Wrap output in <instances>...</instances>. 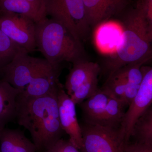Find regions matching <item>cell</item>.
Listing matches in <instances>:
<instances>
[{"label": "cell", "mask_w": 152, "mask_h": 152, "mask_svg": "<svg viewBox=\"0 0 152 152\" xmlns=\"http://www.w3.org/2000/svg\"><path fill=\"white\" fill-rule=\"evenodd\" d=\"M58 90L38 97L20 93L17 99L15 119L29 132L37 152L46 151L62 138L64 132L59 116Z\"/></svg>", "instance_id": "obj_1"}, {"label": "cell", "mask_w": 152, "mask_h": 152, "mask_svg": "<svg viewBox=\"0 0 152 152\" xmlns=\"http://www.w3.org/2000/svg\"><path fill=\"white\" fill-rule=\"evenodd\" d=\"M123 14L119 40L105 64L109 75L124 66L145 64L151 58L152 26L136 8L126 10Z\"/></svg>", "instance_id": "obj_2"}, {"label": "cell", "mask_w": 152, "mask_h": 152, "mask_svg": "<svg viewBox=\"0 0 152 152\" xmlns=\"http://www.w3.org/2000/svg\"><path fill=\"white\" fill-rule=\"evenodd\" d=\"M35 39L37 48L52 65L73 63L83 58L82 43L63 24L51 18L36 23Z\"/></svg>", "instance_id": "obj_3"}, {"label": "cell", "mask_w": 152, "mask_h": 152, "mask_svg": "<svg viewBox=\"0 0 152 152\" xmlns=\"http://www.w3.org/2000/svg\"><path fill=\"white\" fill-rule=\"evenodd\" d=\"M100 72V66L97 63L87 61L83 58L73 63L64 87L76 105L81 104L97 91L98 77Z\"/></svg>", "instance_id": "obj_4"}, {"label": "cell", "mask_w": 152, "mask_h": 152, "mask_svg": "<svg viewBox=\"0 0 152 152\" xmlns=\"http://www.w3.org/2000/svg\"><path fill=\"white\" fill-rule=\"evenodd\" d=\"M45 4L47 16L63 24L82 42L90 27L83 0H45Z\"/></svg>", "instance_id": "obj_5"}, {"label": "cell", "mask_w": 152, "mask_h": 152, "mask_svg": "<svg viewBox=\"0 0 152 152\" xmlns=\"http://www.w3.org/2000/svg\"><path fill=\"white\" fill-rule=\"evenodd\" d=\"M81 152H124L126 143L119 128L85 122L80 125Z\"/></svg>", "instance_id": "obj_6"}, {"label": "cell", "mask_w": 152, "mask_h": 152, "mask_svg": "<svg viewBox=\"0 0 152 152\" xmlns=\"http://www.w3.org/2000/svg\"><path fill=\"white\" fill-rule=\"evenodd\" d=\"M142 70L143 79L138 92L125 112L119 128L121 137L126 144L129 143L137 120L151 106L152 69L151 67L142 66Z\"/></svg>", "instance_id": "obj_7"}, {"label": "cell", "mask_w": 152, "mask_h": 152, "mask_svg": "<svg viewBox=\"0 0 152 152\" xmlns=\"http://www.w3.org/2000/svg\"><path fill=\"white\" fill-rule=\"evenodd\" d=\"M36 23L28 17L10 12L0 13V29L28 53L37 48Z\"/></svg>", "instance_id": "obj_8"}, {"label": "cell", "mask_w": 152, "mask_h": 152, "mask_svg": "<svg viewBox=\"0 0 152 152\" xmlns=\"http://www.w3.org/2000/svg\"><path fill=\"white\" fill-rule=\"evenodd\" d=\"M28 53L24 49L20 50L3 69L1 78L22 92L34 75L48 62L45 59L31 57Z\"/></svg>", "instance_id": "obj_9"}, {"label": "cell", "mask_w": 152, "mask_h": 152, "mask_svg": "<svg viewBox=\"0 0 152 152\" xmlns=\"http://www.w3.org/2000/svg\"><path fill=\"white\" fill-rule=\"evenodd\" d=\"M58 107L61 126L69 137V140L79 150L82 145V134L76 113V104L61 84L58 91Z\"/></svg>", "instance_id": "obj_10"}, {"label": "cell", "mask_w": 152, "mask_h": 152, "mask_svg": "<svg viewBox=\"0 0 152 152\" xmlns=\"http://www.w3.org/2000/svg\"><path fill=\"white\" fill-rule=\"evenodd\" d=\"M61 71V65L54 66L47 63L21 94L26 97H38L56 91L62 84L59 80Z\"/></svg>", "instance_id": "obj_11"}, {"label": "cell", "mask_w": 152, "mask_h": 152, "mask_svg": "<svg viewBox=\"0 0 152 152\" xmlns=\"http://www.w3.org/2000/svg\"><path fill=\"white\" fill-rule=\"evenodd\" d=\"M132 0H83L90 27H96L111 18L122 15Z\"/></svg>", "instance_id": "obj_12"}, {"label": "cell", "mask_w": 152, "mask_h": 152, "mask_svg": "<svg viewBox=\"0 0 152 152\" xmlns=\"http://www.w3.org/2000/svg\"><path fill=\"white\" fill-rule=\"evenodd\" d=\"M96 28V45L102 53L110 56L115 51L119 40L122 31L121 23L108 20Z\"/></svg>", "instance_id": "obj_13"}, {"label": "cell", "mask_w": 152, "mask_h": 152, "mask_svg": "<svg viewBox=\"0 0 152 152\" xmlns=\"http://www.w3.org/2000/svg\"><path fill=\"white\" fill-rule=\"evenodd\" d=\"M22 92L0 79V131L16 118L17 99Z\"/></svg>", "instance_id": "obj_14"}, {"label": "cell", "mask_w": 152, "mask_h": 152, "mask_svg": "<svg viewBox=\"0 0 152 152\" xmlns=\"http://www.w3.org/2000/svg\"><path fill=\"white\" fill-rule=\"evenodd\" d=\"M0 152H37L33 142L18 129L5 128L0 131Z\"/></svg>", "instance_id": "obj_15"}, {"label": "cell", "mask_w": 152, "mask_h": 152, "mask_svg": "<svg viewBox=\"0 0 152 152\" xmlns=\"http://www.w3.org/2000/svg\"><path fill=\"white\" fill-rule=\"evenodd\" d=\"M110 96L102 89L80 104L85 122L101 125Z\"/></svg>", "instance_id": "obj_16"}, {"label": "cell", "mask_w": 152, "mask_h": 152, "mask_svg": "<svg viewBox=\"0 0 152 152\" xmlns=\"http://www.w3.org/2000/svg\"><path fill=\"white\" fill-rule=\"evenodd\" d=\"M4 12L23 15L35 23L47 17L46 14L25 0H0V13Z\"/></svg>", "instance_id": "obj_17"}, {"label": "cell", "mask_w": 152, "mask_h": 152, "mask_svg": "<svg viewBox=\"0 0 152 152\" xmlns=\"http://www.w3.org/2000/svg\"><path fill=\"white\" fill-rule=\"evenodd\" d=\"M132 137L137 142L152 146V107H149L135 124Z\"/></svg>", "instance_id": "obj_18"}, {"label": "cell", "mask_w": 152, "mask_h": 152, "mask_svg": "<svg viewBox=\"0 0 152 152\" xmlns=\"http://www.w3.org/2000/svg\"><path fill=\"white\" fill-rule=\"evenodd\" d=\"M126 106L121 101L111 96L106 106L103 118L100 125L119 128L124 115Z\"/></svg>", "instance_id": "obj_19"}, {"label": "cell", "mask_w": 152, "mask_h": 152, "mask_svg": "<svg viewBox=\"0 0 152 152\" xmlns=\"http://www.w3.org/2000/svg\"><path fill=\"white\" fill-rule=\"evenodd\" d=\"M22 49L0 29V79L3 69Z\"/></svg>", "instance_id": "obj_20"}, {"label": "cell", "mask_w": 152, "mask_h": 152, "mask_svg": "<svg viewBox=\"0 0 152 152\" xmlns=\"http://www.w3.org/2000/svg\"><path fill=\"white\" fill-rule=\"evenodd\" d=\"M135 8L152 26V0H137Z\"/></svg>", "instance_id": "obj_21"}, {"label": "cell", "mask_w": 152, "mask_h": 152, "mask_svg": "<svg viewBox=\"0 0 152 152\" xmlns=\"http://www.w3.org/2000/svg\"><path fill=\"white\" fill-rule=\"evenodd\" d=\"M45 152H81L69 140L60 139Z\"/></svg>", "instance_id": "obj_22"}, {"label": "cell", "mask_w": 152, "mask_h": 152, "mask_svg": "<svg viewBox=\"0 0 152 152\" xmlns=\"http://www.w3.org/2000/svg\"><path fill=\"white\" fill-rule=\"evenodd\" d=\"M124 152H152V146L136 142L126 144Z\"/></svg>", "instance_id": "obj_23"}, {"label": "cell", "mask_w": 152, "mask_h": 152, "mask_svg": "<svg viewBox=\"0 0 152 152\" xmlns=\"http://www.w3.org/2000/svg\"><path fill=\"white\" fill-rule=\"evenodd\" d=\"M25 1L31 3L47 15L46 11L45 0H25Z\"/></svg>", "instance_id": "obj_24"}]
</instances>
